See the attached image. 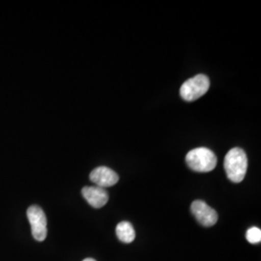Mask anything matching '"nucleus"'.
<instances>
[{"instance_id":"obj_5","label":"nucleus","mask_w":261,"mask_h":261,"mask_svg":"<svg viewBox=\"0 0 261 261\" xmlns=\"http://www.w3.org/2000/svg\"><path fill=\"white\" fill-rule=\"evenodd\" d=\"M191 211L198 223L206 227L213 226L218 221L217 212L202 200L194 201L191 205Z\"/></svg>"},{"instance_id":"obj_4","label":"nucleus","mask_w":261,"mask_h":261,"mask_svg":"<svg viewBox=\"0 0 261 261\" xmlns=\"http://www.w3.org/2000/svg\"><path fill=\"white\" fill-rule=\"evenodd\" d=\"M28 221L31 224L32 235L37 241H44L47 237V217L43 209L37 205L30 206L28 209Z\"/></svg>"},{"instance_id":"obj_3","label":"nucleus","mask_w":261,"mask_h":261,"mask_svg":"<svg viewBox=\"0 0 261 261\" xmlns=\"http://www.w3.org/2000/svg\"><path fill=\"white\" fill-rule=\"evenodd\" d=\"M210 87L209 77L205 75H196L189 79L180 88V96L187 102H193L202 97Z\"/></svg>"},{"instance_id":"obj_6","label":"nucleus","mask_w":261,"mask_h":261,"mask_svg":"<svg viewBox=\"0 0 261 261\" xmlns=\"http://www.w3.org/2000/svg\"><path fill=\"white\" fill-rule=\"evenodd\" d=\"M90 180L96 186L105 189L115 185L119 180V176L111 168L99 167L95 168L90 173Z\"/></svg>"},{"instance_id":"obj_10","label":"nucleus","mask_w":261,"mask_h":261,"mask_svg":"<svg viewBox=\"0 0 261 261\" xmlns=\"http://www.w3.org/2000/svg\"><path fill=\"white\" fill-rule=\"evenodd\" d=\"M83 261H96L95 259H93V258H85L84 260Z\"/></svg>"},{"instance_id":"obj_7","label":"nucleus","mask_w":261,"mask_h":261,"mask_svg":"<svg viewBox=\"0 0 261 261\" xmlns=\"http://www.w3.org/2000/svg\"><path fill=\"white\" fill-rule=\"evenodd\" d=\"M82 194L85 200L94 208H101L109 201V194L100 187H84Z\"/></svg>"},{"instance_id":"obj_1","label":"nucleus","mask_w":261,"mask_h":261,"mask_svg":"<svg viewBox=\"0 0 261 261\" xmlns=\"http://www.w3.org/2000/svg\"><path fill=\"white\" fill-rule=\"evenodd\" d=\"M224 166L226 175L231 182H242L248 168V158L244 150L238 147L229 150L224 157Z\"/></svg>"},{"instance_id":"obj_8","label":"nucleus","mask_w":261,"mask_h":261,"mask_svg":"<svg viewBox=\"0 0 261 261\" xmlns=\"http://www.w3.org/2000/svg\"><path fill=\"white\" fill-rule=\"evenodd\" d=\"M116 235L118 239L123 243L130 244L136 238V232L134 226L129 222H121L116 226Z\"/></svg>"},{"instance_id":"obj_2","label":"nucleus","mask_w":261,"mask_h":261,"mask_svg":"<svg viewBox=\"0 0 261 261\" xmlns=\"http://www.w3.org/2000/svg\"><path fill=\"white\" fill-rule=\"evenodd\" d=\"M188 167L196 172H209L217 166V157L213 151L205 147L191 150L186 155Z\"/></svg>"},{"instance_id":"obj_9","label":"nucleus","mask_w":261,"mask_h":261,"mask_svg":"<svg viewBox=\"0 0 261 261\" xmlns=\"http://www.w3.org/2000/svg\"><path fill=\"white\" fill-rule=\"evenodd\" d=\"M246 238L248 242L251 244H258L261 242V230L258 227H251L248 229L246 233Z\"/></svg>"}]
</instances>
